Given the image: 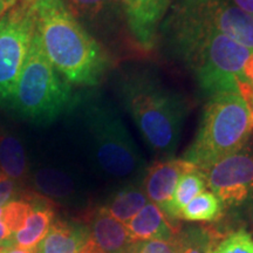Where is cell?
<instances>
[{"label":"cell","instance_id":"obj_1","mask_svg":"<svg viewBox=\"0 0 253 253\" xmlns=\"http://www.w3.org/2000/svg\"><path fill=\"white\" fill-rule=\"evenodd\" d=\"M161 30L171 53L194 72L205 94L238 91L237 79L244 78L243 69L251 49L199 23L177 5Z\"/></svg>","mask_w":253,"mask_h":253},{"label":"cell","instance_id":"obj_2","mask_svg":"<svg viewBox=\"0 0 253 253\" xmlns=\"http://www.w3.org/2000/svg\"><path fill=\"white\" fill-rule=\"evenodd\" d=\"M33 14L41 47L60 75L68 84L96 86L108 68V56L65 2L34 0Z\"/></svg>","mask_w":253,"mask_h":253},{"label":"cell","instance_id":"obj_3","mask_svg":"<svg viewBox=\"0 0 253 253\" xmlns=\"http://www.w3.org/2000/svg\"><path fill=\"white\" fill-rule=\"evenodd\" d=\"M119 93L148 147L164 160L171 157L189 110L184 97L148 72L126 74L120 80Z\"/></svg>","mask_w":253,"mask_h":253},{"label":"cell","instance_id":"obj_4","mask_svg":"<svg viewBox=\"0 0 253 253\" xmlns=\"http://www.w3.org/2000/svg\"><path fill=\"white\" fill-rule=\"evenodd\" d=\"M252 131L251 115L238 91L211 96L205 106L194 142L183 160L199 170L244 148Z\"/></svg>","mask_w":253,"mask_h":253},{"label":"cell","instance_id":"obj_5","mask_svg":"<svg viewBox=\"0 0 253 253\" xmlns=\"http://www.w3.org/2000/svg\"><path fill=\"white\" fill-rule=\"evenodd\" d=\"M71 103V86L50 63L34 32L9 104L23 118L47 125L58 119Z\"/></svg>","mask_w":253,"mask_h":253},{"label":"cell","instance_id":"obj_6","mask_svg":"<svg viewBox=\"0 0 253 253\" xmlns=\"http://www.w3.org/2000/svg\"><path fill=\"white\" fill-rule=\"evenodd\" d=\"M94 158L104 175L126 183L142 182L145 162L122 119L106 102H90L84 108Z\"/></svg>","mask_w":253,"mask_h":253},{"label":"cell","instance_id":"obj_7","mask_svg":"<svg viewBox=\"0 0 253 253\" xmlns=\"http://www.w3.org/2000/svg\"><path fill=\"white\" fill-rule=\"evenodd\" d=\"M34 0H18L0 20V103H11L36 32Z\"/></svg>","mask_w":253,"mask_h":253},{"label":"cell","instance_id":"obj_8","mask_svg":"<svg viewBox=\"0 0 253 253\" xmlns=\"http://www.w3.org/2000/svg\"><path fill=\"white\" fill-rule=\"evenodd\" d=\"M201 171L225 209L239 207L253 198V153L246 145Z\"/></svg>","mask_w":253,"mask_h":253},{"label":"cell","instance_id":"obj_9","mask_svg":"<svg viewBox=\"0 0 253 253\" xmlns=\"http://www.w3.org/2000/svg\"><path fill=\"white\" fill-rule=\"evenodd\" d=\"M197 167L183 158H168L155 162L145 170L142 178V188L151 203L164 209L171 201L179 178Z\"/></svg>","mask_w":253,"mask_h":253},{"label":"cell","instance_id":"obj_10","mask_svg":"<svg viewBox=\"0 0 253 253\" xmlns=\"http://www.w3.org/2000/svg\"><path fill=\"white\" fill-rule=\"evenodd\" d=\"M87 245L94 253H121L134 245L125 224L113 218L102 207L87 214Z\"/></svg>","mask_w":253,"mask_h":253},{"label":"cell","instance_id":"obj_11","mask_svg":"<svg viewBox=\"0 0 253 253\" xmlns=\"http://www.w3.org/2000/svg\"><path fill=\"white\" fill-rule=\"evenodd\" d=\"M134 39L143 48H151L158 25L169 9L171 0H121Z\"/></svg>","mask_w":253,"mask_h":253},{"label":"cell","instance_id":"obj_12","mask_svg":"<svg viewBox=\"0 0 253 253\" xmlns=\"http://www.w3.org/2000/svg\"><path fill=\"white\" fill-rule=\"evenodd\" d=\"M126 226L132 244L153 239H172L182 230V225L170 219L162 209L151 202L141 209Z\"/></svg>","mask_w":253,"mask_h":253},{"label":"cell","instance_id":"obj_13","mask_svg":"<svg viewBox=\"0 0 253 253\" xmlns=\"http://www.w3.org/2000/svg\"><path fill=\"white\" fill-rule=\"evenodd\" d=\"M28 197L32 210L25 226L8 240L5 246H19L24 249H37L45 238L53 221L55 220L54 203L37 192L30 190Z\"/></svg>","mask_w":253,"mask_h":253},{"label":"cell","instance_id":"obj_14","mask_svg":"<svg viewBox=\"0 0 253 253\" xmlns=\"http://www.w3.org/2000/svg\"><path fill=\"white\" fill-rule=\"evenodd\" d=\"M87 238L88 227L84 221L56 219L38 245V253H78Z\"/></svg>","mask_w":253,"mask_h":253},{"label":"cell","instance_id":"obj_15","mask_svg":"<svg viewBox=\"0 0 253 253\" xmlns=\"http://www.w3.org/2000/svg\"><path fill=\"white\" fill-rule=\"evenodd\" d=\"M148 203L149 199L142 188V182H131L116 190L102 208L113 218L126 225Z\"/></svg>","mask_w":253,"mask_h":253},{"label":"cell","instance_id":"obj_16","mask_svg":"<svg viewBox=\"0 0 253 253\" xmlns=\"http://www.w3.org/2000/svg\"><path fill=\"white\" fill-rule=\"evenodd\" d=\"M0 170L25 188L28 181V163L21 142L15 136L0 129Z\"/></svg>","mask_w":253,"mask_h":253},{"label":"cell","instance_id":"obj_17","mask_svg":"<svg viewBox=\"0 0 253 253\" xmlns=\"http://www.w3.org/2000/svg\"><path fill=\"white\" fill-rule=\"evenodd\" d=\"M33 188L39 194L50 202H67L74 197L77 189L74 182L68 175L60 170L45 168L40 169L32 177Z\"/></svg>","mask_w":253,"mask_h":253},{"label":"cell","instance_id":"obj_18","mask_svg":"<svg viewBox=\"0 0 253 253\" xmlns=\"http://www.w3.org/2000/svg\"><path fill=\"white\" fill-rule=\"evenodd\" d=\"M208 186L207 178L203 171L195 169L183 175L179 178L178 184L176 186L175 192H173L171 201L164 209V213L167 214L170 219L178 220L179 213L188 205L190 202L198 196L201 192L205 191Z\"/></svg>","mask_w":253,"mask_h":253},{"label":"cell","instance_id":"obj_19","mask_svg":"<svg viewBox=\"0 0 253 253\" xmlns=\"http://www.w3.org/2000/svg\"><path fill=\"white\" fill-rule=\"evenodd\" d=\"M224 208L220 199L212 191L201 192L179 213L178 219L192 223H213L223 217Z\"/></svg>","mask_w":253,"mask_h":253},{"label":"cell","instance_id":"obj_20","mask_svg":"<svg viewBox=\"0 0 253 253\" xmlns=\"http://www.w3.org/2000/svg\"><path fill=\"white\" fill-rule=\"evenodd\" d=\"M220 236L212 226L194 225L184 227L178 236L177 253H212Z\"/></svg>","mask_w":253,"mask_h":253},{"label":"cell","instance_id":"obj_21","mask_svg":"<svg viewBox=\"0 0 253 253\" xmlns=\"http://www.w3.org/2000/svg\"><path fill=\"white\" fill-rule=\"evenodd\" d=\"M28 192L30 190H27L21 198L14 199L2 207V221L9 232L12 233V236L23 229L28 216H30L32 203L28 197Z\"/></svg>","mask_w":253,"mask_h":253},{"label":"cell","instance_id":"obj_22","mask_svg":"<svg viewBox=\"0 0 253 253\" xmlns=\"http://www.w3.org/2000/svg\"><path fill=\"white\" fill-rule=\"evenodd\" d=\"M212 253H253V236L245 229H239L220 238Z\"/></svg>","mask_w":253,"mask_h":253},{"label":"cell","instance_id":"obj_23","mask_svg":"<svg viewBox=\"0 0 253 253\" xmlns=\"http://www.w3.org/2000/svg\"><path fill=\"white\" fill-rule=\"evenodd\" d=\"M75 19L94 21L113 0H62Z\"/></svg>","mask_w":253,"mask_h":253},{"label":"cell","instance_id":"obj_24","mask_svg":"<svg viewBox=\"0 0 253 253\" xmlns=\"http://www.w3.org/2000/svg\"><path fill=\"white\" fill-rule=\"evenodd\" d=\"M178 236L169 240L153 239L137 243L135 244L137 253H177L179 245Z\"/></svg>","mask_w":253,"mask_h":253},{"label":"cell","instance_id":"obj_25","mask_svg":"<svg viewBox=\"0 0 253 253\" xmlns=\"http://www.w3.org/2000/svg\"><path fill=\"white\" fill-rule=\"evenodd\" d=\"M27 190L0 172V207H4L14 199L21 198Z\"/></svg>","mask_w":253,"mask_h":253},{"label":"cell","instance_id":"obj_26","mask_svg":"<svg viewBox=\"0 0 253 253\" xmlns=\"http://www.w3.org/2000/svg\"><path fill=\"white\" fill-rule=\"evenodd\" d=\"M2 207H0V246H5L7 245L8 240L11 239L12 237V233L9 232L7 227L4 224V221H2Z\"/></svg>","mask_w":253,"mask_h":253},{"label":"cell","instance_id":"obj_27","mask_svg":"<svg viewBox=\"0 0 253 253\" xmlns=\"http://www.w3.org/2000/svg\"><path fill=\"white\" fill-rule=\"evenodd\" d=\"M0 253H38V248L24 249L19 246H0Z\"/></svg>","mask_w":253,"mask_h":253},{"label":"cell","instance_id":"obj_28","mask_svg":"<svg viewBox=\"0 0 253 253\" xmlns=\"http://www.w3.org/2000/svg\"><path fill=\"white\" fill-rule=\"evenodd\" d=\"M236 7L246 12V13L253 14V0H231Z\"/></svg>","mask_w":253,"mask_h":253},{"label":"cell","instance_id":"obj_29","mask_svg":"<svg viewBox=\"0 0 253 253\" xmlns=\"http://www.w3.org/2000/svg\"><path fill=\"white\" fill-rule=\"evenodd\" d=\"M243 73H244V77L248 79V80L253 84V52L250 55L248 61L244 65V69H243Z\"/></svg>","mask_w":253,"mask_h":253},{"label":"cell","instance_id":"obj_30","mask_svg":"<svg viewBox=\"0 0 253 253\" xmlns=\"http://www.w3.org/2000/svg\"><path fill=\"white\" fill-rule=\"evenodd\" d=\"M7 9H8L7 6H6L2 1H0V20H1V18L4 17L6 12H7Z\"/></svg>","mask_w":253,"mask_h":253},{"label":"cell","instance_id":"obj_31","mask_svg":"<svg viewBox=\"0 0 253 253\" xmlns=\"http://www.w3.org/2000/svg\"><path fill=\"white\" fill-rule=\"evenodd\" d=\"M249 214H250V221H251V226L253 229V198L250 201V211H249Z\"/></svg>","mask_w":253,"mask_h":253},{"label":"cell","instance_id":"obj_32","mask_svg":"<svg viewBox=\"0 0 253 253\" xmlns=\"http://www.w3.org/2000/svg\"><path fill=\"white\" fill-rule=\"evenodd\" d=\"M121 253H137V249H136V245H131L129 246L128 249H126L125 251H122Z\"/></svg>","mask_w":253,"mask_h":253},{"label":"cell","instance_id":"obj_33","mask_svg":"<svg viewBox=\"0 0 253 253\" xmlns=\"http://www.w3.org/2000/svg\"><path fill=\"white\" fill-rule=\"evenodd\" d=\"M0 1L4 2V4L9 8V7H12V6H13L15 2L18 1V0H0Z\"/></svg>","mask_w":253,"mask_h":253},{"label":"cell","instance_id":"obj_34","mask_svg":"<svg viewBox=\"0 0 253 253\" xmlns=\"http://www.w3.org/2000/svg\"><path fill=\"white\" fill-rule=\"evenodd\" d=\"M251 123H252V129H253V114H251Z\"/></svg>","mask_w":253,"mask_h":253}]
</instances>
